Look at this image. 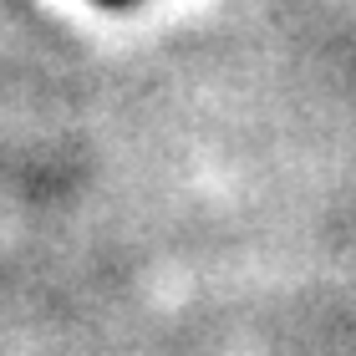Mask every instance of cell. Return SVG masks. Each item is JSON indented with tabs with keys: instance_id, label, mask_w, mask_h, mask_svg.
<instances>
[{
	"instance_id": "1",
	"label": "cell",
	"mask_w": 356,
	"mask_h": 356,
	"mask_svg": "<svg viewBox=\"0 0 356 356\" xmlns=\"http://www.w3.org/2000/svg\"><path fill=\"white\" fill-rule=\"evenodd\" d=\"M102 6H122V0H102Z\"/></svg>"
}]
</instances>
